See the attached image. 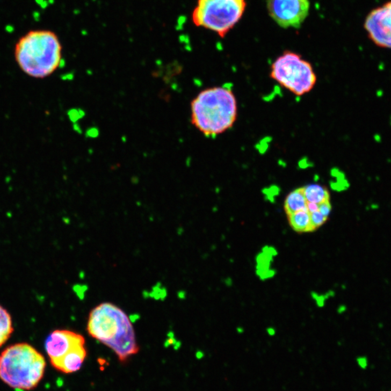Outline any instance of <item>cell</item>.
Returning a JSON list of instances; mask_svg holds the SVG:
<instances>
[{"label":"cell","instance_id":"6da1fadb","mask_svg":"<svg viewBox=\"0 0 391 391\" xmlns=\"http://www.w3.org/2000/svg\"><path fill=\"white\" fill-rule=\"evenodd\" d=\"M59 37L50 30H32L20 37L14 56L20 69L31 78L43 79L52 75L62 62Z\"/></svg>","mask_w":391,"mask_h":391},{"label":"cell","instance_id":"7a4b0ae2","mask_svg":"<svg viewBox=\"0 0 391 391\" xmlns=\"http://www.w3.org/2000/svg\"><path fill=\"white\" fill-rule=\"evenodd\" d=\"M89 335L109 347L124 361L138 351L134 327L122 309L112 303H103L89 315Z\"/></svg>","mask_w":391,"mask_h":391},{"label":"cell","instance_id":"3957f363","mask_svg":"<svg viewBox=\"0 0 391 391\" xmlns=\"http://www.w3.org/2000/svg\"><path fill=\"white\" fill-rule=\"evenodd\" d=\"M191 122L207 137L223 134L237 117V101L230 88L217 86L201 91L191 105Z\"/></svg>","mask_w":391,"mask_h":391},{"label":"cell","instance_id":"277c9868","mask_svg":"<svg viewBox=\"0 0 391 391\" xmlns=\"http://www.w3.org/2000/svg\"><path fill=\"white\" fill-rule=\"evenodd\" d=\"M45 369L43 356L26 343L12 345L0 353V379L16 390L36 388Z\"/></svg>","mask_w":391,"mask_h":391},{"label":"cell","instance_id":"5b68a950","mask_svg":"<svg viewBox=\"0 0 391 391\" xmlns=\"http://www.w3.org/2000/svg\"><path fill=\"white\" fill-rule=\"evenodd\" d=\"M246 7V0H198L192 20L223 38L241 19Z\"/></svg>","mask_w":391,"mask_h":391},{"label":"cell","instance_id":"8992f818","mask_svg":"<svg viewBox=\"0 0 391 391\" xmlns=\"http://www.w3.org/2000/svg\"><path fill=\"white\" fill-rule=\"evenodd\" d=\"M270 77L296 96L309 93L317 82V76L310 62L290 51H285L274 60Z\"/></svg>","mask_w":391,"mask_h":391},{"label":"cell","instance_id":"52a82bcc","mask_svg":"<svg viewBox=\"0 0 391 391\" xmlns=\"http://www.w3.org/2000/svg\"><path fill=\"white\" fill-rule=\"evenodd\" d=\"M268 12L284 28H299L309 14V0H267Z\"/></svg>","mask_w":391,"mask_h":391},{"label":"cell","instance_id":"ba28073f","mask_svg":"<svg viewBox=\"0 0 391 391\" xmlns=\"http://www.w3.org/2000/svg\"><path fill=\"white\" fill-rule=\"evenodd\" d=\"M364 26L367 36L374 44L391 49V1L371 10Z\"/></svg>","mask_w":391,"mask_h":391},{"label":"cell","instance_id":"9c48e42d","mask_svg":"<svg viewBox=\"0 0 391 391\" xmlns=\"http://www.w3.org/2000/svg\"><path fill=\"white\" fill-rule=\"evenodd\" d=\"M84 344L85 339L81 335L67 330H56L47 338L45 350L51 364L75 347Z\"/></svg>","mask_w":391,"mask_h":391},{"label":"cell","instance_id":"30bf717a","mask_svg":"<svg viewBox=\"0 0 391 391\" xmlns=\"http://www.w3.org/2000/svg\"><path fill=\"white\" fill-rule=\"evenodd\" d=\"M84 345L75 347L57 361L51 363L56 369L64 373H73L80 369L86 357Z\"/></svg>","mask_w":391,"mask_h":391},{"label":"cell","instance_id":"8fae6325","mask_svg":"<svg viewBox=\"0 0 391 391\" xmlns=\"http://www.w3.org/2000/svg\"><path fill=\"white\" fill-rule=\"evenodd\" d=\"M290 226L296 232H311L315 230L311 222L310 213L307 209L288 215Z\"/></svg>","mask_w":391,"mask_h":391},{"label":"cell","instance_id":"7c38bea8","mask_svg":"<svg viewBox=\"0 0 391 391\" xmlns=\"http://www.w3.org/2000/svg\"><path fill=\"white\" fill-rule=\"evenodd\" d=\"M302 190L307 202L317 204L330 201V193L325 187L319 184H309L302 187Z\"/></svg>","mask_w":391,"mask_h":391},{"label":"cell","instance_id":"4fadbf2b","mask_svg":"<svg viewBox=\"0 0 391 391\" xmlns=\"http://www.w3.org/2000/svg\"><path fill=\"white\" fill-rule=\"evenodd\" d=\"M307 201L303 194L302 188L291 191L285 200L284 208L287 215L307 209Z\"/></svg>","mask_w":391,"mask_h":391},{"label":"cell","instance_id":"5bb4252c","mask_svg":"<svg viewBox=\"0 0 391 391\" xmlns=\"http://www.w3.org/2000/svg\"><path fill=\"white\" fill-rule=\"evenodd\" d=\"M13 332L11 316L5 308L0 306V347H2Z\"/></svg>","mask_w":391,"mask_h":391},{"label":"cell","instance_id":"9a60e30c","mask_svg":"<svg viewBox=\"0 0 391 391\" xmlns=\"http://www.w3.org/2000/svg\"><path fill=\"white\" fill-rule=\"evenodd\" d=\"M310 218L311 224H312L315 230L319 228L320 226H322L326 222V220H327V218L324 217L319 210L315 212L310 213Z\"/></svg>","mask_w":391,"mask_h":391},{"label":"cell","instance_id":"2e32d148","mask_svg":"<svg viewBox=\"0 0 391 391\" xmlns=\"http://www.w3.org/2000/svg\"><path fill=\"white\" fill-rule=\"evenodd\" d=\"M331 210H332V207H331V204H330V201H325V202L320 204L319 206V211L324 216V217H326L327 218H328L329 215H330Z\"/></svg>","mask_w":391,"mask_h":391},{"label":"cell","instance_id":"e0dca14e","mask_svg":"<svg viewBox=\"0 0 391 391\" xmlns=\"http://www.w3.org/2000/svg\"><path fill=\"white\" fill-rule=\"evenodd\" d=\"M356 361H357L358 366H359L361 369H366L368 367V359L367 357L365 356L359 357L356 359Z\"/></svg>","mask_w":391,"mask_h":391},{"label":"cell","instance_id":"ac0fdd59","mask_svg":"<svg viewBox=\"0 0 391 391\" xmlns=\"http://www.w3.org/2000/svg\"><path fill=\"white\" fill-rule=\"evenodd\" d=\"M319 204H317L307 202V209L308 210V212H309V213L315 212L318 211V210H319Z\"/></svg>","mask_w":391,"mask_h":391},{"label":"cell","instance_id":"d6986e66","mask_svg":"<svg viewBox=\"0 0 391 391\" xmlns=\"http://www.w3.org/2000/svg\"><path fill=\"white\" fill-rule=\"evenodd\" d=\"M267 334L270 336H274L275 335V330L273 327H268L267 329Z\"/></svg>","mask_w":391,"mask_h":391}]
</instances>
